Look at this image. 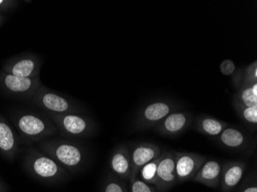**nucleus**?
<instances>
[{
  "label": "nucleus",
  "mask_w": 257,
  "mask_h": 192,
  "mask_svg": "<svg viewBox=\"0 0 257 192\" xmlns=\"http://www.w3.org/2000/svg\"><path fill=\"white\" fill-rule=\"evenodd\" d=\"M26 167L32 176L46 182L62 181L67 174L64 167L55 160L37 151L27 155Z\"/></svg>",
  "instance_id": "f257e3e1"
},
{
  "label": "nucleus",
  "mask_w": 257,
  "mask_h": 192,
  "mask_svg": "<svg viewBox=\"0 0 257 192\" xmlns=\"http://www.w3.org/2000/svg\"><path fill=\"white\" fill-rule=\"evenodd\" d=\"M43 150L62 167L71 171L79 170L86 162L84 151L72 143H45Z\"/></svg>",
  "instance_id": "f03ea898"
},
{
  "label": "nucleus",
  "mask_w": 257,
  "mask_h": 192,
  "mask_svg": "<svg viewBox=\"0 0 257 192\" xmlns=\"http://www.w3.org/2000/svg\"><path fill=\"white\" fill-rule=\"evenodd\" d=\"M178 105L172 101L157 100L147 104L139 112L137 125L140 128H155L164 118L176 112Z\"/></svg>",
  "instance_id": "7ed1b4c3"
},
{
  "label": "nucleus",
  "mask_w": 257,
  "mask_h": 192,
  "mask_svg": "<svg viewBox=\"0 0 257 192\" xmlns=\"http://www.w3.org/2000/svg\"><path fill=\"white\" fill-rule=\"evenodd\" d=\"M175 167L178 183L192 181L207 158L202 154L175 151Z\"/></svg>",
  "instance_id": "20e7f679"
},
{
  "label": "nucleus",
  "mask_w": 257,
  "mask_h": 192,
  "mask_svg": "<svg viewBox=\"0 0 257 192\" xmlns=\"http://www.w3.org/2000/svg\"><path fill=\"white\" fill-rule=\"evenodd\" d=\"M17 126L23 136L34 141L52 135L55 131L53 125L33 114H23L17 117Z\"/></svg>",
  "instance_id": "39448f33"
},
{
  "label": "nucleus",
  "mask_w": 257,
  "mask_h": 192,
  "mask_svg": "<svg viewBox=\"0 0 257 192\" xmlns=\"http://www.w3.org/2000/svg\"><path fill=\"white\" fill-rule=\"evenodd\" d=\"M177 183L174 151H163L157 167V179L154 187L157 192H166Z\"/></svg>",
  "instance_id": "423d86ee"
},
{
  "label": "nucleus",
  "mask_w": 257,
  "mask_h": 192,
  "mask_svg": "<svg viewBox=\"0 0 257 192\" xmlns=\"http://www.w3.org/2000/svg\"><path fill=\"white\" fill-rule=\"evenodd\" d=\"M0 83L7 92L20 97H27L38 89L40 85L39 76L23 78L3 72L0 75Z\"/></svg>",
  "instance_id": "0eeeda50"
},
{
  "label": "nucleus",
  "mask_w": 257,
  "mask_h": 192,
  "mask_svg": "<svg viewBox=\"0 0 257 192\" xmlns=\"http://www.w3.org/2000/svg\"><path fill=\"white\" fill-rule=\"evenodd\" d=\"M52 118L60 127L62 132L69 136L80 137L92 131V125L89 120L75 114L52 115Z\"/></svg>",
  "instance_id": "6e6552de"
},
{
  "label": "nucleus",
  "mask_w": 257,
  "mask_h": 192,
  "mask_svg": "<svg viewBox=\"0 0 257 192\" xmlns=\"http://www.w3.org/2000/svg\"><path fill=\"white\" fill-rule=\"evenodd\" d=\"M162 152L161 148L153 143H140L136 145L131 151L132 162V176L131 179L137 177L143 166L159 158Z\"/></svg>",
  "instance_id": "1a4fd4ad"
},
{
  "label": "nucleus",
  "mask_w": 257,
  "mask_h": 192,
  "mask_svg": "<svg viewBox=\"0 0 257 192\" xmlns=\"http://www.w3.org/2000/svg\"><path fill=\"white\" fill-rule=\"evenodd\" d=\"M192 121L189 112H173L157 125L156 131L165 136H177L188 128Z\"/></svg>",
  "instance_id": "9d476101"
},
{
  "label": "nucleus",
  "mask_w": 257,
  "mask_h": 192,
  "mask_svg": "<svg viewBox=\"0 0 257 192\" xmlns=\"http://www.w3.org/2000/svg\"><path fill=\"white\" fill-rule=\"evenodd\" d=\"M246 169V163L242 161H226L222 164L219 187L223 192H229L242 180Z\"/></svg>",
  "instance_id": "9b49d317"
},
{
  "label": "nucleus",
  "mask_w": 257,
  "mask_h": 192,
  "mask_svg": "<svg viewBox=\"0 0 257 192\" xmlns=\"http://www.w3.org/2000/svg\"><path fill=\"white\" fill-rule=\"evenodd\" d=\"M109 164L115 175L122 180H131L132 176V162L131 151L126 147L120 146L114 151L111 156Z\"/></svg>",
  "instance_id": "f8f14e48"
},
{
  "label": "nucleus",
  "mask_w": 257,
  "mask_h": 192,
  "mask_svg": "<svg viewBox=\"0 0 257 192\" xmlns=\"http://www.w3.org/2000/svg\"><path fill=\"white\" fill-rule=\"evenodd\" d=\"M39 69L37 59L23 57L7 63L4 66V72L18 77L34 78L38 76Z\"/></svg>",
  "instance_id": "ddd939ff"
},
{
  "label": "nucleus",
  "mask_w": 257,
  "mask_h": 192,
  "mask_svg": "<svg viewBox=\"0 0 257 192\" xmlns=\"http://www.w3.org/2000/svg\"><path fill=\"white\" fill-rule=\"evenodd\" d=\"M222 164L216 160H207L192 181L207 187L217 189L220 183Z\"/></svg>",
  "instance_id": "4468645a"
},
{
  "label": "nucleus",
  "mask_w": 257,
  "mask_h": 192,
  "mask_svg": "<svg viewBox=\"0 0 257 192\" xmlns=\"http://www.w3.org/2000/svg\"><path fill=\"white\" fill-rule=\"evenodd\" d=\"M38 101L42 108H44L49 112H53L56 115L66 114L67 112H71L73 109L69 101L60 95L52 92L42 94Z\"/></svg>",
  "instance_id": "2eb2a0df"
},
{
  "label": "nucleus",
  "mask_w": 257,
  "mask_h": 192,
  "mask_svg": "<svg viewBox=\"0 0 257 192\" xmlns=\"http://www.w3.org/2000/svg\"><path fill=\"white\" fill-rule=\"evenodd\" d=\"M17 147L18 142L14 131L0 115V151L7 157H13Z\"/></svg>",
  "instance_id": "dca6fc26"
},
{
  "label": "nucleus",
  "mask_w": 257,
  "mask_h": 192,
  "mask_svg": "<svg viewBox=\"0 0 257 192\" xmlns=\"http://www.w3.org/2000/svg\"><path fill=\"white\" fill-rule=\"evenodd\" d=\"M228 126L226 122L211 116L202 115L196 121L198 131L210 137H217Z\"/></svg>",
  "instance_id": "f3484780"
},
{
  "label": "nucleus",
  "mask_w": 257,
  "mask_h": 192,
  "mask_svg": "<svg viewBox=\"0 0 257 192\" xmlns=\"http://www.w3.org/2000/svg\"><path fill=\"white\" fill-rule=\"evenodd\" d=\"M219 142L230 149H239L245 146L246 138L240 130L226 127L219 135Z\"/></svg>",
  "instance_id": "a211bd4d"
},
{
  "label": "nucleus",
  "mask_w": 257,
  "mask_h": 192,
  "mask_svg": "<svg viewBox=\"0 0 257 192\" xmlns=\"http://www.w3.org/2000/svg\"><path fill=\"white\" fill-rule=\"evenodd\" d=\"M232 82L237 89L257 83L256 60L246 67L236 70L232 75Z\"/></svg>",
  "instance_id": "6ab92c4d"
},
{
  "label": "nucleus",
  "mask_w": 257,
  "mask_h": 192,
  "mask_svg": "<svg viewBox=\"0 0 257 192\" xmlns=\"http://www.w3.org/2000/svg\"><path fill=\"white\" fill-rule=\"evenodd\" d=\"M233 103L247 107H257V83L239 88L234 96Z\"/></svg>",
  "instance_id": "aec40b11"
},
{
  "label": "nucleus",
  "mask_w": 257,
  "mask_h": 192,
  "mask_svg": "<svg viewBox=\"0 0 257 192\" xmlns=\"http://www.w3.org/2000/svg\"><path fill=\"white\" fill-rule=\"evenodd\" d=\"M160 158L161 155L143 166L142 168L139 171L137 177L147 184L154 185L157 179V167L160 163Z\"/></svg>",
  "instance_id": "412c9836"
},
{
  "label": "nucleus",
  "mask_w": 257,
  "mask_h": 192,
  "mask_svg": "<svg viewBox=\"0 0 257 192\" xmlns=\"http://www.w3.org/2000/svg\"><path fill=\"white\" fill-rule=\"evenodd\" d=\"M235 110L242 122L249 126L256 128L257 107H247L233 103Z\"/></svg>",
  "instance_id": "4be33fe9"
},
{
  "label": "nucleus",
  "mask_w": 257,
  "mask_h": 192,
  "mask_svg": "<svg viewBox=\"0 0 257 192\" xmlns=\"http://www.w3.org/2000/svg\"><path fill=\"white\" fill-rule=\"evenodd\" d=\"M102 192H128V190L117 177H109L104 183Z\"/></svg>",
  "instance_id": "5701e85b"
},
{
  "label": "nucleus",
  "mask_w": 257,
  "mask_h": 192,
  "mask_svg": "<svg viewBox=\"0 0 257 192\" xmlns=\"http://www.w3.org/2000/svg\"><path fill=\"white\" fill-rule=\"evenodd\" d=\"M131 192H157L154 185L147 184L138 177L131 179Z\"/></svg>",
  "instance_id": "b1692460"
},
{
  "label": "nucleus",
  "mask_w": 257,
  "mask_h": 192,
  "mask_svg": "<svg viewBox=\"0 0 257 192\" xmlns=\"http://www.w3.org/2000/svg\"><path fill=\"white\" fill-rule=\"evenodd\" d=\"M219 69L223 76H232L236 71V65L231 59H225L219 65Z\"/></svg>",
  "instance_id": "393cba45"
},
{
  "label": "nucleus",
  "mask_w": 257,
  "mask_h": 192,
  "mask_svg": "<svg viewBox=\"0 0 257 192\" xmlns=\"http://www.w3.org/2000/svg\"><path fill=\"white\" fill-rule=\"evenodd\" d=\"M239 192H257V184L255 180L251 181L245 185L242 186L241 190Z\"/></svg>",
  "instance_id": "a878e982"
},
{
  "label": "nucleus",
  "mask_w": 257,
  "mask_h": 192,
  "mask_svg": "<svg viewBox=\"0 0 257 192\" xmlns=\"http://www.w3.org/2000/svg\"><path fill=\"white\" fill-rule=\"evenodd\" d=\"M13 1H6V0H0V11H6L9 8H11L14 5Z\"/></svg>",
  "instance_id": "bb28decb"
},
{
  "label": "nucleus",
  "mask_w": 257,
  "mask_h": 192,
  "mask_svg": "<svg viewBox=\"0 0 257 192\" xmlns=\"http://www.w3.org/2000/svg\"><path fill=\"white\" fill-rule=\"evenodd\" d=\"M0 192H7L6 187L1 181H0Z\"/></svg>",
  "instance_id": "cd10ccee"
},
{
  "label": "nucleus",
  "mask_w": 257,
  "mask_h": 192,
  "mask_svg": "<svg viewBox=\"0 0 257 192\" xmlns=\"http://www.w3.org/2000/svg\"><path fill=\"white\" fill-rule=\"evenodd\" d=\"M2 21V17H0V23Z\"/></svg>",
  "instance_id": "c85d7f7f"
}]
</instances>
